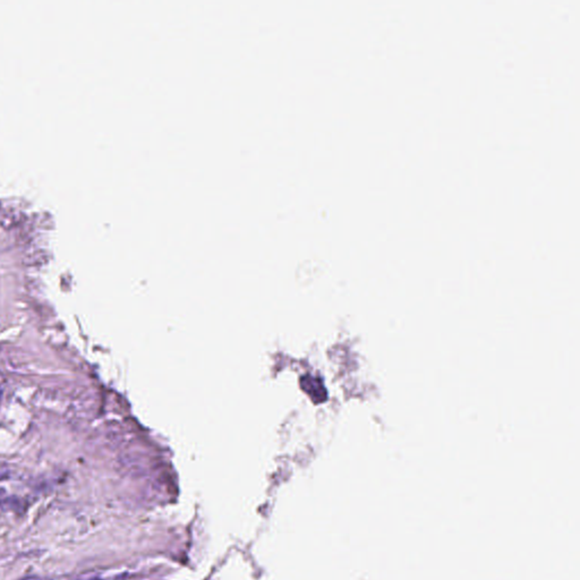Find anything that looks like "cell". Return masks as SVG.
<instances>
[{"label": "cell", "mask_w": 580, "mask_h": 580, "mask_svg": "<svg viewBox=\"0 0 580 580\" xmlns=\"http://www.w3.org/2000/svg\"><path fill=\"white\" fill-rule=\"evenodd\" d=\"M20 580H42V579H40L39 577H35V576H29V577H25L23 579H20Z\"/></svg>", "instance_id": "cell-1"}]
</instances>
